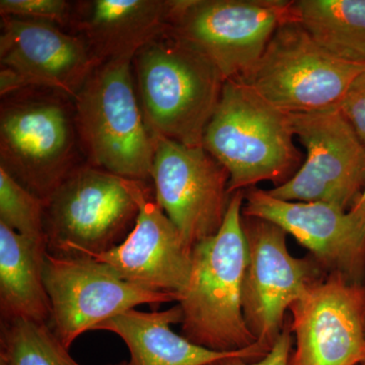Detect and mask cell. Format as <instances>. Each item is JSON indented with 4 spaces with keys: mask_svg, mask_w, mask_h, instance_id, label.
<instances>
[{
    "mask_svg": "<svg viewBox=\"0 0 365 365\" xmlns=\"http://www.w3.org/2000/svg\"><path fill=\"white\" fill-rule=\"evenodd\" d=\"M242 225L248 248L242 312L257 342L271 349L284 328L287 311L328 273L312 255L292 256L287 232L275 223L242 215Z\"/></svg>",
    "mask_w": 365,
    "mask_h": 365,
    "instance_id": "cell-9",
    "label": "cell"
},
{
    "mask_svg": "<svg viewBox=\"0 0 365 365\" xmlns=\"http://www.w3.org/2000/svg\"><path fill=\"white\" fill-rule=\"evenodd\" d=\"M72 2L66 0H1V16L48 21L61 28L71 23Z\"/></svg>",
    "mask_w": 365,
    "mask_h": 365,
    "instance_id": "cell-23",
    "label": "cell"
},
{
    "mask_svg": "<svg viewBox=\"0 0 365 365\" xmlns=\"http://www.w3.org/2000/svg\"><path fill=\"white\" fill-rule=\"evenodd\" d=\"M290 120L306 158L292 179L268 193L281 200L350 210L365 184V146L354 129L339 108L290 115Z\"/></svg>",
    "mask_w": 365,
    "mask_h": 365,
    "instance_id": "cell-10",
    "label": "cell"
},
{
    "mask_svg": "<svg viewBox=\"0 0 365 365\" xmlns=\"http://www.w3.org/2000/svg\"><path fill=\"white\" fill-rule=\"evenodd\" d=\"M98 66L86 43L61 26L1 16V97L26 88H45L73 101Z\"/></svg>",
    "mask_w": 365,
    "mask_h": 365,
    "instance_id": "cell-13",
    "label": "cell"
},
{
    "mask_svg": "<svg viewBox=\"0 0 365 365\" xmlns=\"http://www.w3.org/2000/svg\"><path fill=\"white\" fill-rule=\"evenodd\" d=\"M242 215L277 225L309 250L327 273L365 283V217L359 204L343 210L332 204L294 202L266 190L245 191Z\"/></svg>",
    "mask_w": 365,
    "mask_h": 365,
    "instance_id": "cell-15",
    "label": "cell"
},
{
    "mask_svg": "<svg viewBox=\"0 0 365 365\" xmlns=\"http://www.w3.org/2000/svg\"><path fill=\"white\" fill-rule=\"evenodd\" d=\"M365 365V364H364Z\"/></svg>",
    "mask_w": 365,
    "mask_h": 365,
    "instance_id": "cell-29",
    "label": "cell"
},
{
    "mask_svg": "<svg viewBox=\"0 0 365 365\" xmlns=\"http://www.w3.org/2000/svg\"><path fill=\"white\" fill-rule=\"evenodd\" d=\"M116 365H129L128 361H122L121 364H116Z\"/></svg>",
    "mask_w": 365,
    "mask_h": 365,
    "instance_id": "cell-28",
    "label": "cell"
},
{
    "mask_svg": "<svg viewBox=\"0 0 365 365\" xmlns=\"http://www.w3.org/2000/svg\"><path fill=\"white\" fill-rule=\"evenodd\" d=\"M155 138L151 180L155 199L193 249L222 227L232 196L230 174L203 146Z\"/></svg>",
    "mask_w": 365,
    "mask_h": 365,
    "instance_id": "cell-12",
    "label": "cell"
},
{
    "mask_svg": "<svg viewBox=\"0 0 365 365\" xmlns=\"http://www.w3.org/2000/svg\"><path fill=\"white\" fill-rule=\"evenodd\" d=\"M44 281L52 307L50 329L68 349L79 336L118 314L140 304L160 306L179 299L178 294L127 282L93 258L47 254Z\"/></svg>",
    "mask_w": 365,
    "mask_h": 365,
    "instance_id": "cell-11",
    "label": "cell"
},
{
    "mask_svg": "<svg viewBox=\"0 0 365 365\" xmlns=\"http://www.w3.org/2000/svg\"><path fill=\"white\" fill-rule=\"evenodd\" d=\"M355 204H359V205L361 206L362 210H364V217H365V203H364V202H356ZM352 207H353V206H352Z\"/></svg>",
    "mask_w": 365,
    "mask_h": 365,
    "instance_id": "cell-27",
    "label": "cell"
},
{
    "mask_svg": "<svg viewBox=\"0 0 365 365\" xmlns=\"http://www.w3.org/2000/svg\"><path fill=\"white\" fill-rule=\"evenodd\" d=\"M179 304L167 311L145 312L129 309L103 322L95 330L108 331L119 336L130 351L129 365H206L215 360L245 354L259 343L237 352H215L192 343L172 330L173 324H181Z\"/></svg>",
    "mask_w": 365,
    "mask_h": 365,
    "instance_id": "cell-18",
    "label": "cell"
},
{
    "mask_svg": "<svg viewBox=\"0 0 365 365\" xmlns=\"http://www.w3.org/2000/svg\"><path fill=\"white\" fill-rule=\"evenodd\" d=\"M294 345V335L289 323H285L282 333L271 349L259 344L245 354L215 360L206 365H288Z\"/></svg>",
    "mask_w": 365,
    "mask_h": 365,
    "instance_id": "cell-24",
    "label": "cell"
},
{
    "mask_svg": "<svg viewBox=\"0 0 365 365\" xmlns=\"http://www.w3.org/2000/svg\"><path fill=\"white\" fill-rule=\"evenodd\" d=\"M44 215L45 203L0 168V223L46 242Z\"/></svg>",
    "mask_w": 365,
    "mask_h": 365,
    "instance_id": "cell-22",
    "label": "cell"
},
{
    "mask_svg": "<svg viewBox=\"0 0 365 365\" xmlns=\"http://www.w3.org/2000/svg\"><path fill=\"white\" fill-rule=\"evenodd\" d=\"M150 189L148 182L81 163L46 201L48 254L96 258L120 246L135 227L141 199Z\"/></svg>",
    "mask_w": 365,
    "mask_h": 365,
    "instance_id": "cell-3",
    "label": "cell"
},
{
    "mask_svg": "<svg viewBox=\"0 0 365 365\" xmlns=\"http://www.w3.org/2000/svg\"><path fill=\"white\" fill-rule=\"evenodd\" d=\"M288 0H170L167 33L200 54L223 79L246 76L274 33L292 20Z\"/></svg>",
    "mask_w": 365,
    "mask_h": 365,
    "instance_id": "cell-7",
    "label": "cell"
},
{
    "mask_svg": "<svg viewBox=\"0 0 365 365\" xmlns=\"http://www.w3.org/2000/svg\"><path fill=\"white\" fill-rule=\"evenodd\" d=\"M356 202L365 203V184H364V190H362L361 195H360L359 200H357Z\"/></svg>",
    "mask_w": 365,
    "mask_h": 365,
    "instance_id": "cell-26",
    "label": "cell"
},
{
    "mask_svg": "<svg viewBox=\"0 0 365 365\" xmlns=\"http://www.w3.org/2000/svg\"><path fill=\"white\" fill-rule=\"evenodd\" d=\"M136 91L153 135L202 146L225 81L210 62L165 32L136 53Z\"/></svg>",
    "mask_w": 365,
    "mask_h": 365,
    "instance_id": "cell-4",
    "label": "cell"
},
{
    "mask_svg": "<svg viewBox=\"0 0 365 365\" xmlns=\"http://www.w3.org/2000/svg\"><path fill=\"white\" fill-rule=\"evenodd\" d=\"M292 16L334 56L365 63V0H295Z\"/></svg>",
    "mask_w": 365,
    "mask_h": 365,
    "instance_id": "cell-20",
    "label": "cell"
},
{
    "mask_svg": "<svg viewBox=\"0 0 365 365\" xmlns=\"http://www.w3.org/2000/svg\"><path fill=\"white\" fill-rule=\"evenodd\" d=\"M289 311L295 349L288 365L365 364V283L327 274Z\"/></svg>",
    "mask_w": 365,
    "mask_h": 365,
    "instance_id": "cell-14",
    "label": "cell"
},
{
    "mask_svg": "<svg viewBox=\"0 0 365 365\" xmlns=\"http://www.w3.org/2000/svg\"><path fill=\"white\" fill-rule=\"evenodd\" d=\"M170 0H90L72 2L69 32L88 46L98 66L134 58L168 31Z\"/></svg>",
    "mask_w": 365,
    "mask_h": 365,
    "instance_id": "cell-17",
    "label": "cell"
},
{
    "mask_svg": "<svg viewBox=\"0 0 365 365\" xmlns=\"http://www.w3.org/2000/svg\"><path fill=\"white\" fill-rule=\"evenodd\" d=\"M45 241L25 237L0 223L1 322L28 319L49 325L51 302L46 289Z\"/></svg>",
    "mask_w": 365,
    "mask_h": 365,
    "instance_id": "cell-19",
    "label": "cell"
},
{
    "mask_svg": "<svg viewBox=\"0 0 365 365\" xmlns=\"http://www.w3.org/2000/svg\"><path fill=\"white\" fill-rule=\"evenodd\" d=\"M365 63L345 61L319 46L297 21H287L241 79L259 97L288 115L339 108Z\"/></svg>",
    "mask_w": 365,
    "mask_h": 365,
    "instance_id": "cell-8",
    "label": "cell"
},
{
    "mask_svg": "<svg viewBox=\"0 0 365 365\" xmlns=\"http://www.w3.org/2000/svg\"><path fill=\"white\" fill-rule=\"evenodd\" d=\"M79 153L71 98L45 88L1 97L0 168L43 202L83 163Z\"/></svg>",
    "mask_w": 365,
    "mask_h": 365,
    "instance_id": "cell-6",
    "label": "cell"
},
{
    "mask_svg": "<svg viewBox=\"0 0 365 365\" xmlns=\"http://www.w3.org/2000/svg\"><path fill=\"white\" fill-rule=\"evenodd\" d=\"M339 110L365 146V69L348 88Z\"/></svg>",
    "mask_w": 365,
    "mask_h": 365,
    "instance_id": "cell-25",
    "label": "cell"
},
{
    "mask_svg": "<svg viewBox=\"0 0 365 365\" xmlns=\"http://www.w3.org/2000/svg\"><path fill=\"white\" fill-rule=\"evenodd\" d=\"M131 57L96 67L73 100L86 162L135 181L151 179L155 138L146 124L132 78Z\"/></svg>",
    "mask_w": 365,
    "mask_h": 365,
    "instance_id": "cell-5",
    "label": "cell"
},
{
    "mask_svg": "<svg viewBox=\"0 0 365 365\" xmlns=\"http://www.w3.org/2000/svg\"><path fill=\"white\" fill-rule=\"evenodd\" d=\"M290 115L239 81H227L202 146L230 174L228 191H246L264 181L285 184L302 165Z\"/></svg>",
    "mask_w": 365,
    "mask_h": 365,
    "instance_id": "cell-2",
    "label": "cell"
},
{
    "mask_svg": "<svg viewBox=\"0 0 365 365\" xmlns=\"http://www.w3.org/2000/svg\"><path fill=\"white\" fill-rule=\"evenodd\" d=\"M244 201L245 191L232 194L220 232L193 247L188 284L178 299L181 335L211 351H242L257 343L242 312L248 264Z\"/></svg>",
    "mask_w": 365,
    "mask_h": 365,
    "instance_id": "cell-1",
    "label": "cell"
},
{
    "mask_svg": "<svg viewBox=\"0 0 365 365\" xmlns=\"http://www.w3.org/2000/svg\"><path fill=\"white\" fill-rule=\"evenodd\" d=\"M0 325V365H83L49 325L21 319Z\"/></svg>",
    "mask_w": 365,
    "mask_h": 365,
    "instance_id": "cell-21",
    "label": "cell"
},
{
    "mask_svg": "<svg viewBox=\"0 0 365 365\" xmlns=\"http://www.w3.org/2000/svg\"><path fill=\"white\" fill-rule=\"evenodd\" d=\"M192 251L150 188L141 199L135 227L127 239L93 259L132 284L179 295L188 284Z\"/></svg>",
    "mask_w": 365,
    "mask_h": 365,
    "instance_id": "cell-16",
    "label": "cell"
}]
</instances>
